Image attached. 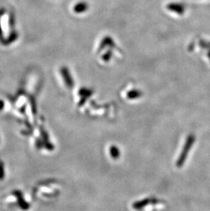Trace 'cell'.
<instances>
[{
	"instance_id": "8992f818",
	"label": "cell",
	"mask_w": 210,
	"mask_h": 211,
	"mask_svg": "<svg viewBox=\"0 0 210 211\" xmlns=\"http://www.w3.org/2000/svg\"><path fill=\"white\" fill-rule=\"evenodd\" d=\"M3 105H4L3 102H0V110H1L2 108H3Z\"/></svg>"
},
{
	"instance_id": "5b68a950",
	"label": "cell",
	"mask_w": 210,
	"mask_h": 211,
	"mask_svg": "<svg viewBox=\"0 0 210 211\" xmlns=\"http://www.w3.org/2000/svg\"><path fill=\"white\" fill-rule=\"evenodd\" d=\"M4 177V165L1 162H0V180H2Z\"/></svg>"
},
{
	"instance_id": "6da1fadb",
	"label": "cell",
	"mask_w": 210,
	"mask_h": 211,
	"mask_svg": "<svg viewBox=\"0 0 210 211\" xmlns=\"http://www.w3.org/2000/svg\"><path fill=\"white\" fill-rule=\"evenodd\" d=\"M194 139H195V137L194 135H190L188 136V137L187 138L186 141H185V144L184 147V149H183L182 153L180 154L179 159H178L177 161L176 165H177V167H181L184 165L185 159H186L188 154L190 150L191 149L192 144H194Z\"/></svg>"
},
{
	"instance_id": "7a4b0ae2",
	"label": "cell",
	"mask_w": 210,
	"mask_h": 211,
	"mask_svg": "<svg viewBox=\"0 0 210 211\" xmlns=\"http://www.w3.org/2000/svg\"><path fill=\"white\" fill-rule=\"evenodd\" d=\"M13 193L14 194V195L16 196V197L18 198V200H19L18 203L19 204V207H20L21 209L24 210H28L29 208H30V205H29L26 202H25V200H23V198H22V194L20 191H14Z\"/></svg>"
},
{
	"instance_id": "3957f363",
	"label": "cell",
	"mask_w": 210,
	"mask_h": 211,
	"mask_svg": "<svg viewBox=\"0 0 210 211\" xmlns=\"http://www.w3.org/2000/svg\"><path fill=\"white\" fill-rule=\"evenodd\" d=\"M153 202H154V200H152V199H150H150L149 198L145 199V200L140 201V202H136L135 204H134L133 208H135V209L140 210V209H141V208H143V207H145L146 205L148 204L153 203Z\"/></svg>"
},
{
	"instance_id": "277c9868",
	"label": "cell",
	"mask_w": 210,
	"mask_h": 211,
	"mask_svg": "<svg viewBox=\"0 0 210 211\" xmlns=\"http://www.w3.org/2000/svg\"><path fill=\"white\" fill-rule=\"evenodd\" d=\"M109 153L111 156H112V158H113L115 159H118L120 156V152H119V150L118 149V147H115L113 146L110 148L109 150Z\"/></svg>"
}]
</instances>
